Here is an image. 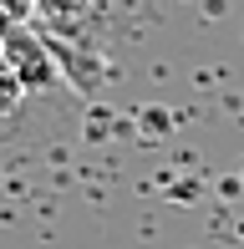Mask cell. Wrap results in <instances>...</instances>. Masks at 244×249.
<instances>
[]
</instances>
